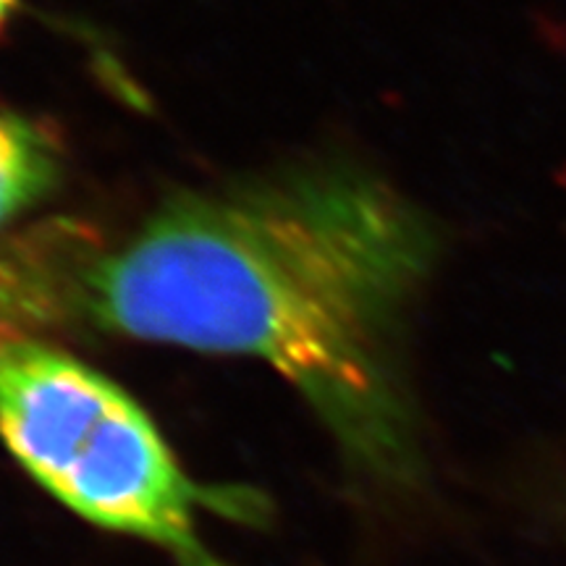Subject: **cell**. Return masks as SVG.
Segmentation results:
<instances>
[{"instance_id": "3957f363", "label": "cell", "mask_w": 566, "mask_h": 566, "mask_svg": "<svg viewBox=\"0 0 566 566\" xmlns=\"http://www.w3.org/2000/svg\"><path fill=\"white\" fill-rule=\"evenodd\" d=\"M69 250L66 229L0 239V344L63 323Z\"/></svg>"}, {"instance_id": "5b68a950", "label": "cell", "mask_w": 566, "mask_h": 566, "mask_svg": "<svg viewBox=\"0 0 566 566\" xmlns=\"http://www.w3.org/2000/svg\"><path fill=\"white\" fill-rule=\"evenodd\" d=\"M13 6H17V0H0V27L6 24V19H9V13L13 11Z\"/></svg>"}, {"instance_id": "7a4b0ae2", "label": "cell", "mask_w": 566, "mask_h": 566, "mask_svg": "<svg viewBox=\"0 0 566 566\" xmlns=\"http://www.w3.org/2000/svg\"><path fill=\"white\" fill-rule=\"evenodd\" d=\"M0 441L71 514L171 566H233L205 541V516L258 525L268 512L250 488L197 483L122 386L38 336L0 344Z\"/></svg>"}, {"instance_id": "6da1fadb", "label": "cell", "mask_w": 566, "mask_h": 566, "mask_svg": "<svg viewBox=\"0 0 566 566\" xmlns=\"http://www.w3.org/2000/svg\"><path fill=\"white\" fill-rule=\"evenodd\" d=\"M433 260V229L396 189L294 168L168 197L87 265L76 247L66 321L260 359L359 478L405 491L420 438L399 344Z\"/></svg>"}, {"instance_id": "277c9868", "label": "cell", "mask_w": 566, "mask_h": 566, "mask_svg": "<svg viewBox=\"0 0 566 566\" xmlns=\"http://www.w3.org/2000/svg\"><path fill=\"white\" fill-rule=\"evenodd\" d=\"M59 145L45 129L0 111V229L38 205L59 184Z\"/></svg>"}]
</instances>
